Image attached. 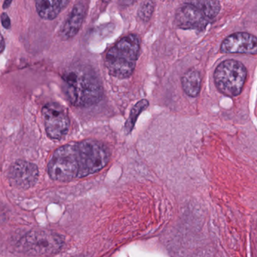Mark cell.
Here are the masks:
<instances>
[{"instance_id": "obj_12", "label": "cell", "mask_w": 257, "mask_h": 257, "mask_svg": "<svg viewBox=\"0 0 257 257\" xmlns=\"http://www.w3.org/2000/svg\"><path fill=\"white\" fill-rule=\"evenodd\" d=\"M201 75L198 70H189L182 78V86L189 97H195L201 91Z\"/></svg>"}, {"instance_id": "obj_15", "label": "cell", "mask_w": 257, "mask_h": 257, "mask_svg": "<svg viewBox=\"0 0 257 257\" xmlns=\"http://www.w3.org/2000/svg\"><path fill=\"white\" fill-rule=\"evenodd\" d=\"M0 19H1V22H2L4 28H6V29L10 30L12 26L10 16H9L7 13H4L1 15V16H0Z\"/></svg>"}, {"instance_id": "obj_9", "label": "cell", "mask_w": 257, "mask_h": 257, "mask_svg": "<svg viewBox=\"0 0 257 257\" xmlns=\"http://www.w3.org/2000/svg\"><path fill=\"white\" fill-rule=\"evenodd\" d=\"M220 51L223 54L255 55L257 53L256 38L247 33H235L225 39L221 45Z\"/></svg>"}, {"instance_id": "obj_14", "label": "cell", "mask_w": 257, "mask_h": 257, "mask_svg": "<svg viewBox=\"0 0 257 257\" xmlns=\"http://www.w3.org/2000/svg\"><path fill=\"white\" fill-rule=\"evenodd\" d=\"M155 10V3L153 1H145L141 4L138 10V16L141 20L147 22L150 20Z\"/></svg>"}, {"instance_id": "obj_10", "label": "cell", "mask_w": 257, "mask_h": 257, "mask_svg": "<svg viewBox=\"0 0 257 257\" xmlns=\"http://www.w3.org/2000/svg\"><path fill=\"white\" fill-rule=\"evenodd\" d=\"M86 13L85 3L80 2L73 7L60 31L62 40H68L73 38L79 33Z\"/></svg>"}, {"instance_id": "obj_13", "label": "cell", "mask_w": 257, "mask_h": 257, "mask_svg": "<svg viewBox=\"0 0 257 257\" xmlns=\"http://www.w3.org/2000/svg\"><path fill=\"white\" fill-rule=\"evenodd\" d=\"M150 103L148 100L143 99L140 100L139 102L136 103L135 106L132 107V110L130 112L128 118L127 119L125 124L124 126V132L125 135H129L132 133L135 127V124H136L137 120L139 117L140 114L145 110L148 107Z\"/></svg>"}, {"instance_id": "obj_8", "label": "cell", "mask_w": 257, "mask_h": 257, "mask_svg": "<svg viewBox=\"0 0 257 257\" xmlns=\"http://www.w3.org/2000/svg\"><path fill=\"white\" fill-rule=\"evenodd\" d=\"M38 167L32 162L19 160L15 162L10 171L8 177L10 183L21 189H29L37 184L39 178Z\"/></svg>"}, {"instance_id": "obj_1", "label": "cell", "mask_w": 257, "mask_h": 257, "mask_svg": "<svg viewBox=\"0 0 257 257\" xmlns=\"http://www.w3.org/2000/svg\"><path fill=\"white\" fill-rule=\"evenodd\" d=\"M110 158L109 149L95 140L71 142L59 147L49 165V177L55 181L70 182L98 172Z\"/></svg>"}, {"instance_id": "obj_4", "label": "cell", "mask_w": 257, "mask_h": 257, "mask_svg": "<svg viewBox=\"0 0 257 257\" xmlns=\"http://www.w3.org/2000/svg\"><path fill=\"white\" fill-rule=\"evenodd\" d=\"M64 236L50 230H35L25 234L19 243V249L25 254L46 256L57 253L64 246Z\"/></svg>"}, {"instance_id": "obj_16", "label": "cell", "mask_w": 257, "mask_h": 257, "mask_svg": "<svg viewBox=\"0 0 257 257\" xmlns=\"http://www.w3.org/2000/svg\"><path fill=\"white\" fill-rule=\"evenodd\" d=\"M6 42L4 36L0 33V54L3 53L5 50Z\"/></svg>"}, {"instance_id": "obj_5", "label": "cell", "mask_w": 257, "mask_h": 257, "mask_svg": "<svg viewBox=\"0 0 257 257\" xmlns=\"http://www.w3.org/2000/svg\"><path fill=\"white\" fill-rule=\"evenodd\" d=\"M217 89L224 95L236 97L241 93L246 78V69L242 63L227 60L221 63L214 72Z\"/></svg>"}, {"instance_id": "obj_11", "label": "cell", "mask_w": 257, "mask_h": 257, "mask_svg": "<svg viewBox=\"0 0 257 257\" xmlns=\"http://www.w3.org/2000/svg\"><path fill=\"white\" fill-rule=\"evenodd\" d=\"M68 4L65 0H39L36 2V9L42 19L54 20Z\"/></svg>"}, {"instance_id": "obj_2", "label": "cell", "mask_w": 257, "mask_h": 257, "mask_svg": "<svg viewBox=\"0 0 257 257\" xmlns=\"http://www.w3.org/2000/svg\"><path fill=\"white\" fill-rule=\"evenodd\" d=\"M62 78L63 90L73 106L88 107L101 100V83L90 67L82 64L73 66L64 72Z\"/></svg>"}, {"instance_id": "obj_7", "label": "cell", "mask_w": 257, "mask_h": 257, "mask_svg": "<svg viewBox=\"0 0 257 257\" xmlns=\"http://www.w3.org/2000/svg\"><path fill=\"white\" fill-rule=\"evenodd\" d=\"M211 22L195 1L183 4L176 13V25L181 29L202 31Z\"/></svg>"}, {"instance_id": "obj_17", "label": "cell", "mask_w": 257, "mask_h": 257, "mask_svg": "<svg viewBox=\"0 0 257 257\" xmlns=\"http://www.w3.org/2000/svg\"><path fill=\"white\" fill-rule=\"evenodd\" d=\"M12 1H6L4 4V9L6 10V9H8L10 7V6L12 4Z\"/></svg>"}, {"instance_id": "obj_6", "label": "cell", "mask_w": 257, "mask_h": 257, "mask_svg": "<svg viewBox=\"0 0 257 257\" xmlns=\"http://www.w3.org/2000/svg\"><path fill=\"white\" fill-rule=\"evenodd\" d=\"M45 128L49 138L59 141L70 129V121L65 109L57 103H49L42 109Z\"/></svg>"}, {"instance_id": "obj_3", "label": "cell", "mask_w": 257, "mask_h": 257, "mask_svg": "<svg viewBox=\"0 0 257 257\" xmlns=\"http://www.w3.org/2000/svg\"><path fill=\"white\" fill-rule=\"evenodd\" d=\"M141 41L139 37L131 34L123 37L106 54L105 65L109 74L118 79L132 76L139 56Z\"/></svg>"}]
</instances>
